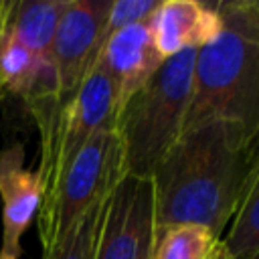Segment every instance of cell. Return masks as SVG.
I'll return each mask as SVG.
<instances>
[{"label": "cell", "instance_id": "9", "mask_svg": "<svg viewBox=\"0 0 259 259\" xmlns=\"http://www.w3.org/2000/svg\"><path fill=\"white\" fill-rule=\"evenodd\" d=\"M95 63L113 77L119 87L121 105H125V101L140 91L164 63L154 47L150 20L130 24L105 36Z\"/></svg>", "mask_w": 259, "mask_h": 259}, {"label": "cell", "instance_id": "8", "mask_svg": "<svg viewBox=\"0 0 259 259\" xmlns=\"http://www.w3.org/2000/svg\"><path fill=\"white\" fill-rule=\"evenodd\" d=\"M223 26L217 2L162 0L150 16V32L158 55L166 61L182 51H198L210 42Z\"/></svg>", "mask_w": 259, "mask_h": 259}, {"label": "cell", "instance_id": "17", "mask_svg": "<svg viewBox=\"0 0 259 259\" xmlns=\"http://www.w3.org/2000/svg\"><path fill=\"white\" fill-rule=\"evenodd\" d=\"M0 259H12V257H2V255H0Z\"/></svg>", "mask_w": 259, "mask_h": 259}, {"label": "cell", "instance_id": "12", "mask_svg": "<svg viewBox=\"0 0 259 259\" xmlns=\"http://www.w3.org/2000/svg\"><path fill=\"white\" fill-rule=\"evenodd\" d=\"M219 243L202 225H170L154 231L150 259H212Z\"/></svg>", "mask_w": 259, "mask_h": 259}, {"label": "cell", "instance_id": "13", "mask_svg": "<svg viewBox=\"0 0 259 259\" xmlns=\"http://www.w3.org/2000/svg\"><path fill=\"white\" fill-rule=\"evenodd\" d=\"M107 196L83 217V221L77 225V229L71 233V237L65 241V245L57 253H53L49 257H40V259H93V251H95Z\"/></svg>", "mask_w": 259, "mask_h": 259}, {"label": "cell", "instance_id": "1", "mask_svg": "<svg viewBox=\"0 0 259 259\" xmlns=\"http://www.w3.org/2000/svg\"><path fill=\"white\" fill-rule=\"evenodd\" d=\"M253 144L237 125L223 119L186 127L150 178L154 231L202 225L223 239L243 192Z\"/></svg>", "mask_w": 259, "mask_h": 259}, {"label": "cell", "instance_id": "4", "mask_svg": "<svg viewBox=\"0 0 259 259\" xmlns=\"http://www.w3.org/2000/svg\"><path fill=\"white\" fill-rule=\"evenodd\" d=\"M123 178L121 146L115 132L91 136L57 182L45 192L38 208L42 257L57 253L83 217L99 204Z\"/></svg>", "mask_w": 259, "mask_h": 259}, {"label": "cell", "instance_id": "18", "mask_svg": "<svg viewBox=\"0 0 259 259\" xmlns=\"http://www.w3.org/2000/svg\"><path fill=\"white\" fill-rule=\"evenodd\" d=\"M0 91H2V83H0Z\"/></svg>", "mask_w": 259, "mask_h": 259}, {"label": "cell", "instance_id": "15", "mask_svg": "<svg viewBox=\"0 0 259 259\" xmlns=\"http://www.w3.org/2000/svg\"><path fill=\"white\" fill-rule=\"evenodd\" d=\"M212 259H229V255H227V249H225V245H223V241L219 243V247H217V251H214V255H212Z\"/></svg>", "mask_w": 259, "mask_h": 259}, {"label": "cell", "instance_id": "3", "mask_svg": "<svg viewBox=\"0 0 259 259\" xmlns=\"http://www.w3.org/2000/svg\"><path fill=\"white\" fill-rule=\"evenodd\" d=\"M196 51L166 59L150 81L123 105L117 121L121 174L152 178L164 154L184 132L192 99Z\"/></svg>", "mask_w": 259, "mask_h": 259}, {"label": "cell", "instance_id": "7", "mask_svg": "<svg viewBox=\"0 0 259 259\" xmlns=\"http://www.w3.org/2000/svg\"><path fill=\"white\" fill-rule=\"evenodd\" d=\"M24 148L14 144L0 150V202H2V245L0 255L18 259L20 239L30 227L45 198L40 170L24 168Z\"/></svg>", "mask_w": 259, "mask_h": 259}, {"label": "cell", "instance_id": "5", "mask_svg": "<svg viewBox=\"0 0 259 259\" xmlns=\"http://www.w3.org/2000/svg\"><path fill=\"white\" fill-rule=\"evenodd\" d=\"M152 241V180L123 176L107 196L93 259H150Z\"/></svg>", "mask_w": 259, "mask_h": 259}, {"label": "cell", "instance_id": "10", "mask_svg": "<svg viewBox=\"0 0 259 259\" xmlns=\"http://www.w3.org/2000/svg\"><path fill=\"white\" fill-rule=\"evenodd\" d=\"M69 0H4L2 34L22 42L38 57L51 59V45Z\"/></svg>", "mask_w": 259, "mask_h": 259}, {"label": "cell", "instance_id": "16", "mask_svg": "<svg viewBox=\"0 0 259 259\" xmlns=\"http://www.w3.org/2000/svg\"><path fill=\"white\" fill-rule=\"evenodd\" d=\"M2 12H4V0H0V42H2Z\"/></svg>", "mask_w": 259, "mask_h": 259}, {"label": "cell", "instance_id": "14", "mask_svg": "<svg viewBox=\"0 0 259 259\" xmlns=\"http://www.w3.org/2000/svg\"><path fill=\"white\" fill-rule=\"evenodd\" d=\"M158 4H160V0H115V2L111 0L105 28H103V40H105V36H109L130 24L150 20V16L158 8Z\"/></svg>", "mask_w": 259, "mask_h": 259}, {"label": "cell", "instance_id": "2", "mask_svg": "<svg viewBox=\"0 0 259 259\" xmlns=\"http://www.w3.org/2000/svg\"><path fill=\"white\" fill-rule=\"evenodd\" d=\"M221 32L196 51L184 130L223 119L251 142L259 138V0L217 2Z\"/></svg>", "mask_w": 259, "mask_h": 259}, {"label": "cell", "instance_id": "6", "mask_svg": "<svg viewBox=\"0 0 259 259\" xmlns=\"http://www.w3.org/2000/svg\"><path fill=\"white\" fill-rule=\"evenodd\" d=\"M109 6L111 0H69L61 16L51 45V61L63 101L79 89L97 61Z\"/></svg>", "mask_w": 259, "mask_h": 259}, {"label": "cell", "instance_id": "11", "mask_svg": "<svg viewBox=\"0 0 259 259\" xmlns=\"http://www.w3.org/2000/svg\"><path fill=\"white\" fill-rule=\"evenodd\" d=\"M221 241L229 259H259V138L253 144L237 210Z\"/></svg>", "mask_w": 259, "mask_h": 259}]
</instances>
